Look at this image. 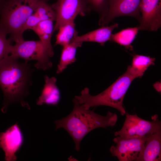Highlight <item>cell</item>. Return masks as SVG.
Wrapping results in <instances>:
<instances>
[{
  "label": "cell",
  "instance_id": "obj_1",
  "mask_svg": "<svg viewBox=\"0 0 161 161\" xmlns=\"http://www.w3.org/2000/svg\"><path fill=\"white\" fill-rule=\"evenodd\" d=\"M18 59L9 55L0 62V87L4 97L1 110L4 113L12 103H19L22 106L30 109L24 98L29 93L34 70L27 62H20Z\"/></svg>",
  "mask_w": 161,
  "mask_h": 161
},
{
  "label": "cell",
  "instance_id": "obj_2",
  "mask_svg": "<svg viewBox=\"0 0 161 161\" xmlns=\"http://www.w3.org/2000/svg\"><path fill=\"white\" fill-rule=\"evenodd\" d=\"M72 101L74 105L72 111L66 117L55 121V129H65L72 138L75 149L78 151L80 142L87 134L97 128L114 126L118 117L116 114L110 112L105 116L100 115L86 109L75 98Z\"/></svg>",
  "mask_w": 161,
  "mask_h": 161
},
{
  "label": "cell",
  "instance_id": "obj_3",
  "mask_svg": "<svg viewBox=\"0 0 161 161\" xmlns=\"http://www.w3.org/2000/svg\"><path fill=\"white\" fill-rule=\"evenodd\" d=\"M40 0H4L0 4V27L11 42L23 40L22 30Z\"/></svg>",
  "mask_w": 161,
  "mask_h": 161
},
{
  "label": "cell",
  "instance_id": "obj_4",
  "mask_svg": "<svg viewBox=\"0 0 161 161\" xmlns=\"http://www.w3.org/2000/svg\"><path fill=\"white\" fill-rule=\"evenodd\" d=\"M136 77L127 68L126 71L110 86L96 95L89 93V89L85 88L80 95L75 98L86 109L92 107L106 106L117 109L122 115L126 114L123 106L125 95L132 81Z\"/></svg>",
  "mask_w": 161,
  "mask_h": 161
},
{
  "label": "cell",
  "instance_id": "obj_5",
  "mask_svg": "<svg viewBox=\"0 0 161 161\" xmlns=\"http://www.w3.org/2000/svg\"><path fill=\"white\" fill-rule=\"evenodd\" d=\"M11 55L24 59L25 61L35 60L34 66L43 70L50 69L52 66L43 43L40 40L25 41L24 39L11 46Z\"/></svg>",
  "mask_w": 161,
  "mask_h": 161
},
{
  "label": "cell",
  "instance_id": "obj_6",
  "mask_svg": "<svg viewBox=\"0 0 161 161\" xmlns=\"http://www.w3.org/2000/svg\"><path fill=\"white\" fill-rule=\"evenodd\" d=\"M123 125L114 135L124 138L140 137L148 136L161 131V122L157 114L151 117L152 120L142 119L136 114H126Z\"/></svg>",
  "mask_w": 161,
  "mask_h": 161
},
{
  "label": "cell",
  "instance_id": "obj_7",
  "mask_svg": "<svg viewBox=\"0 0 161 161\" xmlns=\"http://www.w3.org/2000/svg\"><path fill=\"white\" fill-rule=\"evenodd\" d=\"M51 5L56 16L54 31L64 24L74 21L78 16H84L91 10L85 0H57Z\"/></svg>",
  "mask_w": 161,
  "mask_h": 161
},
{
  "label": "cell",
  "instance_id": "obj_8",
  "mask_svg": "<svg viewBox=\"0 0 161 161\" xmlns=\"http://www.w3.org/2000/svg\"><path fill=\"white\" fill-rule=\"evenodd\" d=\"M147 137L124 138L117 136L113 140L116 145L111 146L110 151L119 161H136L143 148Z\"/></svg>",
  "mask_w": 161,
  "mask_h": 161
},
{
  "label": "cell",
  "instance_id": "obj_9",
  "mask_svg": "<svg viewBox=\"0 0 161 161\" xmlns=\"http://www.w3.org/2000/svg\"><path fill=\"white\" fill-rule=\"evenodd\" d=\"M139 30L157 31L161 26V0H141Z\"/></svg>",
  "mask_w": 161,
  "mask_h": 161
},
{
  "label": "cell",
  "instance_id": "obj_10",
  "mask_svg": "<svg viewBox=\"0 0 161 161\" xmlns=\"http://www.w3.org/2000/svg\"><path fill=\"white\" fill-rule=\"evenodd\" d=\"M141 0H110L106 15L100 26L108 24L116 17L130 16L139 23L141 15L139 5Z\"/></svg>",
  "mask_w": 161,
  "mask_h": 161
},
{
  "label": "cell",
  "instance_id": "obj_11",
  "mask_svg": "<svg viewBox=\"0 0 161 161\" xmlns=\"http://www.w3.org/2000/svg\"><path fill=\"white\" fill-rule=\"evenodd\" d=\"M24 136L17 122L8 128L5 131L0 133V148L5 153L7 161H15L16 153L24 142Z\"/></svg>",
  "mask_w": 161,
  "mask_h": 161
},
{
  "label": "cell",
  "instance_id": "obj_12",
  "mask_svg": "<svg viewBox=\"0 0 161 161\" xmlns=\"http://www.w3.org/2000/svg\"><path fill=\"white\" fill-rule=\"evenodd\" d=\"M161 160V131L147 136L143 148L136 161Z\"/></svg>",
  "mask_w": 161,
  "mask_h": 161
},
{
  "label": "cell",
  "instance_id": "obj_13",
  "mask_svg": "<svg viewBox=\"0 0 161 161\" xmlns=\"http://www.w3.org/2000/svg\"><path fill=\"white\" fill-rule=\"evenodd\" d=\"M44 80L45 83L41 94L36 101V104L57 106L61 98L60 91L56 84L57 79L54 77L49 78L45 75Z\"/></svg>",
  "mask_w": 161,
  "mask_h": 161
},
{
  "label": "cell",
  "instance_id": "obj_14",
  "mask_svg": "<svg viewBox=\"0 0 161 161\" xmlns=\"http://www.w3.org/2000/svg\"><path fill=\"white\" fill-rule=\"evenodd\" d=\"M118 27L117 23L109 26H102L97 29L88 32L81 35H78L73 42L83 43L84 42H95L102 46L109 41L114 30Z\"/></svg>",
  "mask_w": 161,
  "mask_h": 161
},
{
  "label": "cell",
  "instance_id": "obj_15",
  "mask_svg": "<svg viewBox=\"0 0 161 161\" xmlns=\"http://www.w3.org/2000/svg\"><path fill=\"white\" fill-rule=\"evenodd\" d=\"M53 21L51 20L42 21L31 29L43 43L49 57H52L54 54L51 43L52 36L54 32Z\"/></svg>",
  "mask_w": 161,
  "mask_h": 161
},
{
  "label": "cell",
  "instance_id": "obj_16",
  "mask_svg": "<svg viewBox=\"0 0 161 161\" xmlns=\"http://www.w3.org/2000/svg\"><path fill=\"white\" fill-rule=\"evenodd\" d=\"M82 42H72L63 47L59 63L58 65L57 74L62 72L68 65L75 61L77 50L82 46Z\"/></svg>",
  "mask_w": 161,
  "mask_h": 161
},
{
  "label": "cell",
  "instance_id": "obj_17",
  "mask_svg": "<svg viewBox=\"0 0 161 161\" xmlns=\"http://www.w3.org/2000/svg\"><path fill=\"white\" fill-rule=\"evenodd\" d=\"M139 29L138 26L124 29L115 34H112L109 41L116 43L130 50L133 49L131 44L137 35Z\"/></svg>",
  "mask_w": 161,
  "mask_h": 161
},
{
  "label": "cell",
  "instance_id": "obj_18",
  "mask_svg": "<svg viewBox=\"0 0 161 161\" xmlns=\"http://www.w3.org/2000/svg\"><path fill=\"white\" fill-rule=\"evenodd\" d=\"M56 36L55 45H59L63 47L72 42L78 35L76 29L74 21L68 22L59 28Z\"/></svg>",
  "mask_w": 161,
  "mask_h": 161
},
{
  "label": "cell",
  "instance_id": "obj_19",
  "mask_svg": "<svg viewBox=\"0 0 161 161\" xmlns=\"http://www.w3.org/2000/svg\"><path fill=\"white\" fill-rule=\"evenodd\" d=\"M155 60L150 56L135 55L133 56L131 65L127 68L136 78L140 77L149 66L154 64Z\"/></svg>",
  "mask_w": 161,
  "mask_h": 161
},
{
  "label": "cell",
  "instance_id": "obj_20",
  "mask_svg": "<svg viewBox=\"0 0 161 161\" xmlns=\"http://www.w3.org/2000/svg\"><path fill=\"white\" fill-rule=\"evenodd\" d=\"M33 13L42 21L47 20L55 21V12L46 0H40Z\"/></svg>",
  "mask_w": 161,
  "mask_h": 161
},
{
  "label": "cell",
  "instance_id": "obj_21",
  "mask_svg": "<svg viewBox=\"0 0 161 161\" xmlns=\"http://www.w3.org/2000/svg\"><path fill=\"white\" fill-rule=\"evenodd\" d=\"M91 10L98 13L100 18L99 24L100 25L107 13L110 0H85Z\"/></svg>",
  "mask_w": 161,
  "mask_h": 161
},
{
  "label": "cell",
  "instance_id": "obj_22",
  "mask_svg": "<svg viewBox=\"0 0 161 161\" xmlns=\"http://www.w3.org/2000/svg\"><path fill=\"white\" fill-rule=\"evenodd\" d=\"M7 33L0 27V62L10 53L12 43L7 39Z\"/></svg>",
  "mask_w": 161,
  "mask_h": 161
},
{
  "label": "cell",
  "instance_id": "obj_23",
  "mask_svg": "<svg viewBox=\"0 0 161 161\" xmlns=\"http://www.w3.org/2000/svg\"><path fill=\"white\" fill-rule=\"evenodd\" d=\"M40 20L33 13L27 18L22 30L23 33L26 30L32 29L33 27L41 22Z\"/></svg>",
  "mask_w": 161,
  "mask_h": 161
},
{
  "label": "cell",
  "instance_id": "obj_24",
  "mask_svg": "<svg viewBox=\"0 0 161 161\" xmlns=\"http://www.w3.org/2000/svg\"><path fill=\"white\" fill-rule=\"evenodd\" d=\"M154 87L157 91L161 92V83L159 82L156 83L154 84Z\"/></svg>",
  "mask_w": 161,
  "mask_h": 161
},
{
  "label": "cell",
  "instance_id": "obj_25",
  "mask_svg": "<svg viewBox=\"0 0 161 161\" xmlns=\"http://www.w3.org/2000/svg\"><path fill=\"white\" fill-rule=\"evenodd\" d=\"M4 0H0V4L2 2V1Z\"/></svg>",
  "mask_w": 161,
  "mask_h": 161
}]
</instances>
